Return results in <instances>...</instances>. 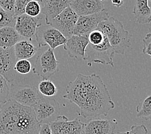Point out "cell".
Masks as SVG:
<instances>
[{"instance_id": "obj_1", "label": "cell", "mask_w": 151, "mask_h": 134, "mask_svg": "<svg viewBox=\"0 0 151 134\" xmlns=\"http://www.w3.org/2000/svg\"><path fill=\"white\" fill-rule=\"evenodd\" d=\"M63 98L76 105L79 116H107L115 108L107 86L99 75L92 74L86 75L80 74L65 88Z\"/></svg>"}, {"instance_id": "obj_2", "label": "cell", "mask_w": 151, "mask_h": 134, "mask_svg": "<svg viewBox=\"0 0 151 134\" xmlns=\"http://www.w3.org/2000/svg\"><path fill=\"white\" fill-rule=\"evenodd\" d=\"M41 125L32 107L13 100L1 106L0 134H38Z\"/></svg>"}, {"instance_id": "obj_3", "label": "cell", "mask_w": 151, "mask_h": 134, "mask_svg": "<svg viewBox=\"0 0 151 134\" xmlns=\"http://www.w3.org/2000/svg\"><path fill=\"white\" fill-rule=\"evenodd\" d=\"M98 30L107 37L109 42L115 54L124 55L127 49L131 46L129 33L127 31L121 21L110 16L105 21L99 24Z\"/></svg>"}, {"instance_id": "obj_4", "label": "cell", "mask_w": 151, "mask_h": 134, "mask_svg": "<svg viewBox=\"0 0 151 134\" xmlns=\"http://www.w3.org/2000/svg\"><path fill=\"white\" fill-rule=\"evenodd\" d=\"M114 54L107 37L105 36L104 41L98 45L88 43L85 50V60L87 61L88 67H91L92 63H98L114 67L113 57Z\"/></svg>"}, {"instance_id": "obj_5", "label": "cell", "mask_w": 151, "mask_h": 134, "mask_svg": "<svg viewBox=\"0 0 151 134\" xmlns=\"http://www.w3.org/2000/svg\"><path fill=\"white\" fill-rule=\"evenodd\" d=\"M54 51L49 48L36 57L32 71L42 80H50L59 71V62Z\"/></svg>"}, {"instance_id": "obj_6", "label": "cell", "mask_w": 151, "mask_h": 134, "mask_svg": "<svg viewBox=\"0 0 151 134\" xmlns=\"http://www.w3.org/2000/svg\"><path fill=\"white\" fill-rule=\"evenodd\" d=\"M43 97L37 88L27 85L18 83L10 84L8 100H13L19 104L33 107L40 98Z\"/></svg>"}, {"instance_id": "obj_7", "label": "cell", "mask_w": 151, "mask_h": 134, "mask_svg": "<svg viewBox=\"0 0 151 134\" xmlns=\"http://www.w3.org/2000/svg\"><path fill=\"white\" fill-rule=\"evenodd\" d=\"M37 121L41 125L50 124L60 115L61 108L56 99L47 97L40 98L32 107Z\"/></svg>"}, {"instance_id": "obj_8", "label": "cell", "mask_w": 151, "mask_h": 134, "mask_svg": "<svg viewBox=\"0 0 151 134\" xmlns=\"http://www.w3.org/2000/svg\"><path fill=\"white\" fill-rule=\"evenodd\" d=\"M36 41L38 48L49 46L54 50L58 47L64 45L67 39L54 27L41 23L36 30Z\"/></svg>"}, {"instance_id": "obj_9", "label": "cell", "mask_w": 151, "mask_h": 134, "mask_svg": "<svg viewBox=\"0 0 151 134\" xmlns=\"http://www.w3.org/2000/svg\"><path fill=\"white\" fill-rule=\"evenodd\" d=\"M79 16L70 6L54 18L48 25L54 27L63 34L67 39L73 35L76 24Z\"/></svg>"}, {"instance_id": "obj_10", "label": "cell", "mask_w": 151, "mask_h": 134, "mask_svg": "<svg viewBox=\"0 0 151 134\" xmlns=\"http://www.w3.org/2000/svg\"><path fill=\"white\" fill-rule=\"evenodd\" d=\"M110 17L105 9L103 11L92 15L79 17L74 27L73 35L88 36L97 29L98 25Z\"/></svg>"}, {"instance_id": "obj_11", "label": "cell", "mask_w": 151, "mask_h": 134, "mask_svg": "<svg viewBox=\"0 0 151 134\" xmlns=\"http://www.w3.org/2000/svg\"><path fill=\"white\" fill-rule=\"evenodd\" d=\"M40 18H33L24 14L16 17L14 29L23 39L33 41L36 40V30L40 25Z\"/></svg>"}, {"instance_id": "obj_12", "label": "cell", "mask_w": 151, "mask_h": 134, "mask_svg": "<svg viewBox=\"0 0 151 134\" xmlns=\"http://www.w3.org/2000/svg\"><path fill=\"white\" fill-rule=\"evenodd\" d=\"M17 61L14 47L11 49L0 48V75L10 84L16 83V72L14 68Z\"/></svg>"}, {"instance_id": "obj_13", "label": "cell", "mask_w": 151, "mask_h": 134, "mask_svg": "<svg viewBox=\"0 0 151 134\" xmlns=\"http://www.w3.org/2000/svg\"><path fill=\"white\" fill-rule=\"evenodd\" d=\"M49 125L52 134H83L84 123L78 118L68 121L66 116L60 115Z\"/></svg>"}, {"instance_id": "obj_14", "label": "cell", "mask_w": 151, "mask_h": 134, "mask_svg": "<svg viewBox=\"0 0 151 134\" xmlns=\"http://www.w3.org/2000/svg\"><path fill=\"white\" fill-rule=\"evenodd\" d=\"M88 36L73 35L63 45L70 57L78 61L85 60V50L88 44Z\"/></svg>"}, {"instance_id": "obj_15", "label": "cell", "mask_w": 151, "mask_h": 134, "mask_svg": "<svg viewBox=\"0 0 151 134\" xmlns=\"http://www.w3.org/2000/svg\"><path fill=\"white\" fill-rule=\"evenodd\" d=\"M118 125L114 119H94L84 123L83 134H113Z\"/></svg>"}, {"instance_id": "obj_16", "label": "cell", "mask_w": 151, "mask_h": 134, "mask_svg": "<svg viewBox=\"0 0 151 134\" xmlns=\"http://www.w3.org/2000/svg\"><path fill=\"white\" fill-rule=\"evenodd\" d=\"M70 7L79 16H86L104 10V6L99 0H73Z\"/></svg>"}, {"instance_id": "obj_17", "label": "cell", "mask_w": 151, "mask_h": 134, "mask_svg": "<svg viewBox=\"0 0 151 134\" xmlns=\"http://www.w3.org/2000/svg\"><path fill=\"white\" fill-rule=\"evenodd\" d=\"M70 6L68 0H49L45 6L42 9V13L45 15V23L50 22L63 10Z\"/></svg>"}, {"instance_id": "obj_18", "label": "cell", "mask_w": 151, "mask_h": 134, "mask_svg": "<svg viewBox=\"0 0 151 134\" xmlns=\"http://www.w3.org/2000/svg\"><path fill=\"white\" fill-rule=\"evenodd\" d=\"M38 49V47L33 44L32 41L26 39L21 40L14 46V50L17 60H29L35 56Z\"/></svg>"}, {"instance_id": "obj_19", "label": "cell", "mask_w": 151, "mask_h": 134, "mask_svg": "<svg viewBox=\"0 0 151 134\" xmlns=\"http://www.w3.org/2000/svg\"><path fill=\"white\" fill-rule=\"evenodd\" d=\"M22 39L14 27H4L0 29V48L11 49Z\"/></svg>"}, {"instance_id": "obj_20", "label": "cell", "mask_w": 151, "mask_h": 134, "mask_svg": "<svg viewBox=\"0 0 151 134\" xmlns=\"http://www.w3.org/2000/svg\"><path fill=\"white\" fill-rule=\"evenodd\" d=\"M133 14L136 21L139 24H148L151 22V6L148 0H135Z\"/></svg>"}, {"instance_id": "obj_21", "label": "cell", "mask_w": 151, "mask_h": 134, "mask_svg": "<svg viewBox=\"0 0 151 134\" xmlns=\"http://www.w3.org/2000/svg\"><path fill=\"white\" fill-rule=\"evenodd\" d=\"M37 90L41 95L47 97H53L58 93V88L50 80H43L40 81Z\"/></svg>"}, {"instance_id": "obj_22", "label": "cell", "mask_w": 151, "mask_h": 134, "mask_svg": "<svg viewBox=\"0 0 151 134\" xmlns=\"http://www.w3.org/2000/svg\"><path fill=\"white\" fill-rule=\"evenodd\" d=\"M137 118H145V120L151 117V95L147 97L142 103L141 107H137Z\"/></svg>"}, {"instance_id": "obj_23", "label": "cell", "mask_w": 151, "mask_h": 134, "mask_svg": "<svg viewBox=\"0 0 151 134\" xmlns=\"http://www.w3.org/2000/svg\"><path fill=\"white\" fill-rule=\"evenodd\" d=\"M16 19L14 15L5 12L0 6V29L4 27H14Z\"/></svg>"}, {"instance_id": "obj_24", "label": "cell", "mask_w": 151, "mask_h": 134, "mask_svg": "<svg viewBox=\"0 0 151 134\" xmlns=\"http://www.w3.org/2000/svg\"><path fill=\"white\" fill-rule=\"evenodd\" d=\"M14 70L19 74L26 75L29 74L32 70V64L28 59H20L16 61Z\"/></svg>"}, {"instance_id": "obj_25", "label": "cell", "mask_w": 151, "mask_h": 134, "mask_svg": "<svg viewBox=\"0 0 151 134\" xmlns=\"http://www.w3.org/2000/svg\"><path fill=\"white\" fill-rule=\"evenodd\" d=\"M10 85L1 75H0V105L1 106L8 101Z\"/></svg>"}, {"instance_id": "obj_26", "label": "cell", "mask_w": 151, "mask_h": 134, "mask_svg": "<svg viewBox=\"0 0 151 134\" xmlns=\"http://www.w3.org/2000/svg\"><path fill=\"white\" fill-rule=\"evenodd\" d=\"M40 13H42V6L38 2L35 0H31L28 3L25 10V14L33 18H36L39 16Z\"/></svg>"}, {"instance_id": "obj_27", "label": "cell", "mask_w": 151, "mask_h": 134, "mask_svg": "<svg viewBox=\"0 0 151 134\" xmlns=\"http://www.w3.org/2000/svg\"><path fill=\"white\" fill-rule=\"evenodd\" d=\"M105 36L101 31L98 30H94L88 35V39L89 44L92 45H98L104 41Z\"/></svg>"}, {"instance_id": "obj_28", "label": "cell", "mask_w": 151, "mask_h": 134, "mask_svg": "<svg viewBox=\"0 0 151 134\" xmlns=\"http://www.w3.org/2000/svg\"><path fill=\"white\" fill-rule=\"evenodd\" d=\"M30 1L31 0H16L14 10L16 18L25 14L26 6Z\"/></svg>"}, {"instance_id": "obj_29", "label": "cell", "mask_w": 151, "mask_h": 134, "mask_svg": "<svg viewBox=\"0 0 151 134\" xmlns=\"http://www.w3.org/2000/svg\"><path fill=\"white\" fill-rule=\"evenodd\" d=\"M147 130L146 126L144 125H133L131 126V128L127 132H118L113 134H147Z\"/></svg>"}, {"instance_id": "obj_30", "label": "cell", "mask_w": 151, "mask_h": 134, "mask_svg": "<svg viewBox=\"0 0 151 134\" xmlns=\"http://www.w3.org/2000/svg\"><path fill=\"white\" fill-rule=\"evenodd\" d=\"M15 3L16 0H0V6L5 12L13 15H14Z\"/></svg>"}, {"instance_id": "obj_31", "label": "cell", "mask_w": 151, "mask_h": 134, "mask_svg": "<svg viewBox=\"0 0 151 134\" xmlns=\"http://www.w3.org/2000/svg\"><path fill=\"white\" fill-rule=\"evenodd\" d=\"M143 50L142 52L144 54L149 55L151 59V34H147L144 37L143 41Z\"/></svg>"}, {"instance_id": "obj_32", "label": "cell", "mask_w": 151, "mask_h": 134, "mask_svg": "<svg viewBox=\"0 0 151 134\" xmlns=\"http://www.w3.org/2000/svg\"><path fill=\"white\" fill-rule=\"evenodd\" d=\"M38 134H52L49 124H43L41 125Z\"/></svg>"}, {"instance_id": "obj_33", "label": "cell", "mask_w": 151, "mask_h": 134, "mask_svg": "<svg viewBox=\"0 0 151 134\" xmlns=\"http://www.w3.org/2000/svg\"><path fill=\"white\" fill-rule=\"evenodd\" d=\"M112 3L117 7H120L123 4V0H111Z\"/></svg>"}, {"instance_id": "obj_34", "label": "cell", "mask_w": 151, "mask_h": 134, "mask_svg": "<svg viewBox=\"0 0 151 134\" xmlns=\"http://www.w3.org/2000/svg\"><path fill=\"white\" fill-rule=\"evenodd\" d=\"M35 1H37L40 3V5H41V6H42V9L45 6V5L47 4V3L48 2L49 0H35Z\"/></svg>"}, {"instance_id": "obj_35", "label": "cell", "mask_w": 151, "mask_h": 134, "mask_svg": "<svg viewBox=\"0 0 151 134\" xmlns=\"http://www.w3.org/2000/svg\"><path fill=\"white\" fill-rule=\"evenodd\" d=\"M149 31H150L149 33L151 34V27H150V28H149Z\"/></svg>"}, {"instance_id": "obj_36", "label": "cell", "mask_w": 151, "mask_h": 134, "mask_svg": "<svg viewBox=\"0 0 151 134\" xmlns=\"http://www.w3.org/2000/svg\"><path fill=\"white\" fill-rule=\"evenodd\" d=\"M1 105H0V112H1Z\"/></svg>"}, {"instance_id": "obj_37", "label": "cell", "mask_w": 151, "mask_h": 134, "mask_svg": "<svg viewBox=\"0 0 151 134\" xmlns=\"http://www.w3.org/2000/svg\"><path fill=\"white\" fill-rule=\"evenodd\" d=\"M148 120H150V121H151V117H150V118H149L148 119Z\"/></svg>"}, {"instance_id": "obj_38", "label": "cell", "mask_w": 151, "mask_h": 134, "mask_svg": "<svg viewBox=\"0 0 151 134\" xmlns=\"http://www.w3.org/2000/svg\"><path fill=\"white\" fill-rule=\"evenodd\" d=\"M68 1H69L70 2V1H73V0H68Z\"/></svg>"}, {"instance_id": "obj_39", "label": "cell", "mask_w": 151, "mask_h": 134, "mask_svg": "<svg viewBox=\"0 0 151 134\" xmlns=\"http://www.w3.org/2000/svg\"><path fill=\"white\" fill-rule=\"evenodd\" d=\"M99 1H104V0H99Z\"/></svg>"}]
</instances>
